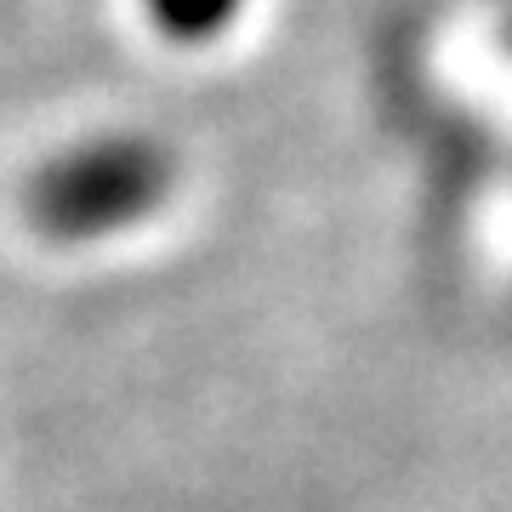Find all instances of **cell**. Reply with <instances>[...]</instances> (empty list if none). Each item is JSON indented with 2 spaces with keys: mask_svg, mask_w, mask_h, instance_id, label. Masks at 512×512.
<instances>
[{
  "mask_svg": "<svg viewBox=\"0 0 512 512\" xmlns=\"http://www.w3.org/2000/svg\"><path fill=\"white\" fill-rule=\"evenodd\" d=\"M177 194V154L148 131H92L63 143L23 183V217L52 245H103L154 222Z\"/></svg>",
  "mask_w": 512,
  "mask_h": 512,
  "instance_id": "obj_1",
  "label": "cell"
},
{
  "mask_svg": "<svg viewBox=\"0 0 512 512\" xmlns=\"http://www.w3.org/2000/svg\"><path fill=\"white\" fill-rule=\"evenodd\" d=\"M137 12L165 46L183 52H205L211 40L239 29V18L251 12V0H137Z\"/></svg>",
  "mask_w": 512,
  "mask_h": 512,
  "instance_id": "obj_2",
  "label": "cell"
}]
</instances>
